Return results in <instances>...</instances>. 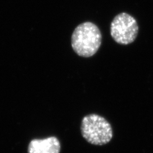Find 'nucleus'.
I'll return each instance as SVG.
<instances>
[{
	"label": "nucleus",
	"instance_id": "nucleus-4",
	"mask_svg": "<svg viewBox=\"0 0 153 153\" xmlns=\"http://www.w3.org/2000/svg\"><path fill=\"white\" fill-rule=\"evenodd\" d=\"M61 143L56 137L33 139L29 143L28 153H60Z\"/></svg>",
	"mask_w": 153,
	"mask_h": 153
},
{
	"label": "nucleus",
	"instance_id": "nucleus-1",
	"mask_svg": "<svg viewBox=\"0 0 153 153\" xmlns=\"http://www.w3.org/2000/svg\"><path fill=\"white\" fill-rule=\"evenodd\" d=\"M102 36L98 27L91 22L80 24L71 35V47L76 54L84 57L97 53L102 44Z\"/></svg>",
	"mask_w": 153,
	"mask_h": 153
},
{
	"label": "nucleus",
	"instance_id": "nucleus-2",
	"mask_svg": "<svg viewBox=\"0 0 153 153\" xmlns=\"http://www.w3.org/2000/svg\"><path fill=\"white\" fill-rule=\"evenodd\" d=\"M80 130L84 139L93 145H105L113 137L111 124L98 114H92L85 116L82 120Z\"/></svg>",
	"mask_w": 153,
	"mask_h": 153
},
{
	"label": "nucleus",
	"instance_id": "nucleus-3",
	"mask_svg": "<svg viewBox=\"0 0 153 153\" xmlns=\"http://www.w3.org/2000/svg\"><path fill=\"white\" fill-rule=\"evenodd\" d=\"M138 26L136 19L126 13L114 17L111 25V35L114 41L121 45H128L135 41Z\"/></svg>",
	"mask_w": 153,
	"mask_h": 153
}]
</instances>
